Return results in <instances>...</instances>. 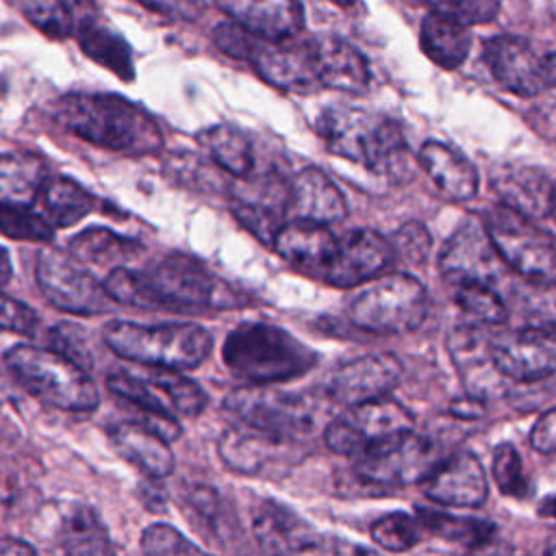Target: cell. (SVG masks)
Segmentation results:
<instances>
[{
    "instance_id": "6da1fadb",
    "label": "cell",
    "mask_w": 556,
    "mask_h": 556,
    "mask_svg": "<svg viewBox=\"0 0 556 556\" xmlns=\"http://www.w3.org/2000/svg\"><path fill=\"white\" fill-rule=\"evenodd\" d=\"M52 117L74 137L111 152L148 156L163 150L156 119L117 93H65L54 102Z\"/></svg>"
},
{
    "instance_id": "7a4b0ae2",
    "label": "cell",
    "mask_w": 556,
    "mask_h": 556,
    "mask_svg": "<svg viewBox=\"0 0 556 556\" xmlns=\"http://www.w3.org/2000/svg\"><path fill=\"white\" fill-rule=\"evenodd\" d=\"M317 130L330 152L352 163L395 182L413 176V159L402 128L389 117L354 106H328L317 119Z\"/></svg>"
},
{
    "instance_id": "3957f363",
    "label": "cell",
    "mask_w": 556,
    "mask_h": 556,
    "mask_svg": "<svg viewBox=\"0 0 556 556\" xmlns=\"http://www.w3.org/2000/svg\"><path fill=\"white\" fill-rule=\"evenodd\" d=\"M226 367L250 384H271L298 378L315 367L317 354L287 330L248 321L237 326L224 341Z\"/></svg>"
},
{
    "instance_id": "277c9868",
    "label": "cell",
    "mask_w": 556,
    "mask_h": 556,
    "mask_svg": "<svg viewBox=\"0 0 556 556\" xmlns=\"http://www.w3.org/2000/svg\"><path fill=\"white\" fill-rule=\"evenodd\" d=\"M109 350L130 363L165 369H193L211 354L213 337L198 324H137L111 319L102 328Z\"/></svg>"
},
{
    "instance_id": "5b68a950",
    "label": "cell",
    "mask_w": 556,
    "mask_h": 556,
    "mask_svg": "<svg viewBox=\"0 0 556 556\" xmlns=\"http://www.w3.org/2000/svg\"><path fill=\"white\" fill-rule=\"evenodd\" d=\"M4 365L33 395L61 410L87 413L100 404V393L85 367L54 348L11 345Z\"/></svg>"
},
{
    "instance_id": "8992f818",
    "label": "cell",
    "mask_w": 556,
    "mask_h": 556,
    "mask_svg": "<svg viewBox=\"0 0 556 556\" xmlns=\"http://www.w3.org/2000/svg\"><path fill=\"white\" fill-rule=\"evenodd\" d=\"M480 219L508 269L534 285H556V243L545 230L504 204Z\"/></svg>"
},
{
    "instance_id": "52a82bcc",
    "label": "cell",
    "mask_w": 556,
    "mask_h": 556,
    "mask_svg": "<svg viewBox=\"0 0 556 556\" xmlns=\"http://www.w3.org/2000/svg\"><path fill=\"white\" fill-rule=\"evenodd\" d=\"M428 291L408 274H391L363 289L350 304V321L369 332L400 334L417 330L428 315Z\"/></svg>"
},
{
    "instance_id": "ba28073f",
    "label": "cell",
    "mask_w": 556,
    "mask_h": 556,
    "mask_svg": "<svg viewBox=\"0 0 556 556\" xmlns=\"http://www.w3.org/2000/svg\"><path fill=\"white\" fill-rule=\"evenodd\" d=\"M224 408L241 424L289 441L311 434L319 417L315 400L300 393H287L269 384L250 382L232 389L224 400Z\"/></svg>"
},
{
    "instance_id": "9c48e42d",
    "label": "cell",
    "mask_w": 556,
    "mask_h": 556,
    "mask_svg": "<svg viewBox=\"0 0 556 556\" xmlns=\"http://www.w3.org/2000/svg\"><path fill=\"white\" fill-rule=\"evenodd\" d=\"M143 274L156 293L161 308L200 311L235 304V293L217 280L206 265L187 254H167Z\"/></svg>"
},
{
    "instance_id": "30bf717a",
    "label": "cell",
    "mask_w": 556,
    "mask_h": 556,
    "mask_svg": "<svg viewBox=\"0 0 556 556\" xmlns=\"http://www.w3.org/2000/svg\"><path fill=\"white\" fill-rule=\"evenodd\" d=\"M35 276L46 300L59 311L100 315L111 308L113 300L104 291V285L72 254L56 248H43L37 256Z\"/></svg>"
},
{
    "instance_id": "8fae6325",
    "label": "cell",
    "mask_w": 556,
    "mask_h": 556,
    "mask_svg": "<svg viewBox=\"0 0 556 556\" xmlns=\"http://www.w3.org/2000/svg\"><path fill=\"white\" fill-rule=\"evenodd\" d=\"M432 465V443L410 430L374 441L354 454V473L361 480L380 486L421 482Z\"/></svg>"
},
{
    "instance_id": "7c38bea8",
    "label": "cell",
    "mask_w": 556,
    "mask_h": 556,
    "mask_svg": "<svg viewBox=\"0 0 556 556\" xmlns=\"http://www.w3.org/2000/svg\"><path fill=\"white\" fill-rule=\"evenodd\" d=\"M439 269L450 285L480 282L493 289L506 278L508 271L482 219L476 217H467L450 235L439 256Z\"/></svg>"
},
{
    "instance_id": "4fadbf2b",
    "label": "cell",
    "mask_w": 556,
    "mask_h": 556,
    "mask_svg": "<svg viewBox=\"0 0 556 556\" xmlns=\"http://www.w3.org/2000/svg\"><path fill=\"white\" fill-rule=\"evenodd\" d=\"M413 428V415L389 395L350 406L343 417L332 419L324 430L326 445L345 456H354L365 445Z\"/></svg>"
},
{
    "instance_id": "5bb4252c",
    "label": "cell",
    "mask_w": 556,
    "mask_h": 556,
    "mask_svg": "<svg viewBox=\"0 0 556 556\" xmlns=\"http://www.w3.org/2000/svg\"><path fill=\"white\" fill-rule=\"evenodd\" d=\"M491 356L504 378L534 382L556 371V328L526 326L491 339Z\"/></svg>"
},
{
    "instance_id": "9a60e30c",
    "label": "cell",
    "mask_w": 556,
    "mask_h": 556,
    "mask_svg": "<svg viewBox=\"0 0 556 556\" xmlns=\"http://www.w3.org/2000/svg\"><path fill=\"white\" fill-rule=\"evenodd\" d=\"M391 243L369 228L352 230L337 239L332 254L317 271L328 285L339 289L356 287L393 263Z\"/></svg>"
},
{
    "instance_id": "2e32d148",
    "label": "cell",
    "mask_w": 556,
    "mask_h": 556,
    "mask_svg": "<svg viewBox=\"0 0 556 556\" xmlns=\"http://www.w3.org/2000/svg\"><path fill=\"white\" fill-rule=\"evenodd\" d=\"M248 61L265 83L278 89L306 91L319 85L313 37L300 39L293 35L278 41L258 39Z\"/></svg>"
},
{
    "instance_id": "e0dca14e",
    "label": "cell",
    "mask_w": 556,
    "mask_h": 556,
    "mask_svg": "<svg viewBox=\"0 0 556 556\" xmlns=\"http://www.w3.org/2000/svg\"><path fill=\"white\" fill-rule=\"evenodd\" d=\"M484 63L491 76L497 80V85L515 96L532 98L539 96L545 87H549L543 59L523 37H491L484 43Z\"/></svg>"
},
{
    "instance_id": "ac0fdd59",
    "label": "cell",
    "mask_w": 556,
    "mask_h": 556,
    "mask_svg": "<svg viewBox=\"0 0 556 556\" xmlns=\"http://www.w3.org/2000/svg\"><path fill=\"white\" fill-rule=\"evenodd\" d=\"M402 378V363L393 354H365L337 367L326 393L343 406H356L382 395H389Z\"/></svg>"
},
{
    "instance_id": "d6986e66",
    "label": "cell",
    "mask_w": 556,
    "mask_h": 556,
    "mask_svg": "<svg viewBox=\"0 0 556 556\" xmlns=\"http://www.w3.org/2000/svg\"><path fill=\"white\" fill-rule=\"evenodd\" d=\"M447 350L467 395L486 402L506 391L508 378L495 367L491 339L478 326H456L447 337Z\"/></svg>"
},
{
    "instance_id": "ffe728a7",
    "label": "cell",
    "mask_w": 556,
    "mask_h": 556,
    "mask_svg": "<svg viewBox=\"0 0 556 556\" xmlns=\"http://www.w3.org/2000/svg\"><path fill=\"white\" fill-rule=\"evenodd\" d=\"M421 491L437 504L476 508L484 504L489 484L480 460L469 452H458L430 467L421 478Z\"/></svg>"
},
{
    "instance_id": "44dd1931",
    "label": "cell",
    "mask_w": 556,
    "mask_h": 556,
    "mask_svg": "<svg viewBox=\"0 0 556 556\" xmlns=\"http://www.w3.org/2000/svg\"><path fill=\"white\" fill-rule=\"evenodd\" d=\"M215 4L230 22L265 41L300 35L304 26L300 0H215Z\"/></svg>"
},
{
    "instance_id": "7402d4cb",
    "label": "cell",
    "mask_w": 556,
    "mask_h": 556,
    "mask_svg": "<svg viewBox=\"0 0 556 556\" xmlns=\"http://www.w3.org/2000/svg\"><path fill=\"white\" fill-rule=\"evenodd\" d=\"M317 83L345 93H363L369 87V65L358 48L337 35H315Z\"/></svg>"
},
{
    "instance_id": "603a6c76",
    "label": "cell",
    "mask_w": 556,
    "mask_h": 556,
    "mask_svg": "<svg viewBox=\"0 0 556 556\" xmlns=\"http://www.w3.org/2000/svg\"><path fill=\"white\" fill-rule=\"evenodd\" d=\"M491 185L504 206L530 219H541L552 208L554 185L536 167L519 163L497 165L491 174Z\"/></svg>"
},
{
    "instance_id": "cb8c5ba5",
    "label": "cell",
    "mask_w": 556,
    "mask_h": 556,
    "mask_svg": "<svg viewBox=\"0 0 556 556\" xmlns=\"http://www.w3.org/2000/svg\"><path fill=\"white\" fill-rule=\"evenodd\" d=\"M287 215L330 226L345 219L348 204L339 187L321 169L308 167L289 182Z\"/></svg>"
},
{
    "instance_id": "d4e9b609",
    "label": "cell",
    "mask_w": 556,
    "mask_h": 556,
    "mask_svg": "<svg viewBox=\"0 0 556 556\" xmlns=\"http://www.w3.org/2000/svg\"><path fill=\"white\" fill-rule=\"evenodd\" d=\"M252 532L258 545L271 554L311 552L321 543V539L302 517L278 502H263L254 510Z\"/></svg>"
},
{
    "instance_id": "484cf974",
    "label": "cell",
    "mask_w": 556,
    "mask_h": 556,
    "mask_svg": "<svg viewBox=\"0 0 556 556\" xmlns=\"http://www.w3.org/2000/svg\"><path fill=\"white\" fill-rule=\"evenodd\" d=\"M109 441L122 458L141 469L148 478H165L176 467V458L169 452L167 441L137 419L111 426Z\"/></svg>"
},
{
    "instance_id": "4316f807",
    "label": "cell",
    "mask_w": 556,
    "mask_h": 556,
    "mask_svg": "<svg viewBox=\"0 0 556 556\" xmlns=\"http://www.w3.org/2000/svg\"><path fill=\"white\" fill-rule=\"evenodd\" d=\"M15 4L28 24L52 39L78 37L100 20L96 0H15Z\"/></svg>"
},
{
    "instance_id": "83f0119b",
    "label": "cell",
    "mask_w": 556,
    "mask_h": 556,
    "mask_svg": "<svg viewBox=\"0 0 556 556\" xmlns=\"http://www.w3.org/2000/svg\"><path fill=\"white\" fill-rule=\"evenodd\" d=\"M334 243L337 237L328 226L308 219H291L278 228L271 248L287 263L317 274L332 254Z\"/></svg>"
},
{
    "instance_id": "f1b7e54d",
    "label": "cell",
    "mask_w": 556,
    "mask_h": 556,
    "mask_svg": "<svg viewBox=\"0 0 556 556\" xmlns=\"http://www.w3.org/2000/svg\"><path fill=\"white\" fill-rule=\"evenodd\" d=\"M419 165L434 187L450 200L465 202L478 191V172L471 161L441 141H426L421 146Z\"/></svg>"
},
{
    "instance_id": "f546056e",
    "label": "cell",
    "mask_w": 556,
    "mask_h": 556,
    "mask_svg": "<svg viewBox=\"0 0 556 556\" xmlns=\"http://www.w3.org/2000/svg\"><path fill=\"white\" fill-rule=\"evenodd\" d=\"M106 387L111 393L128 402L139 410V424L150 428L154 434L165 439L167 443L176 441L182 432L176 415L172 408L154 393L143 378H139L132 371H115L106 378Z\"/></svg>"
},
{
    "instance_id": "4dcf8cb0",
    "label": "cell",
    "mask_w": 556,
    "mask_h": 556,
    "mask_svg": "<svg viewBox=\"0 0 556 556\" xmlns=\"http://www.w3.org/2000/svg\"><path fill=\"white\" fill-rule=\"evenodd\" d=\"M424 54L443 70H456L465 63L471 50V30L467 24L430 11L419 28Z\"/></svg>"
},
{
    "instance_id": "1f68e13d",
    "label": "cell",
    "mask_w": 556,
    "mask_h": 556,
    "mask_svg": "<svg viewBox=\"0 0 556 556\" xmlns=\"http://www.w3.org/2000/svg\"><path fill=\"white\" fill-rule=\"evenodd\" d=\"M285 443H289V439L243 424L241 428L226 430L217 443V450L222 460L232 471L256 473L282 450Z\"/></svg>"
},
{
    "instance_id": "d6a6232c",
    "label": "cell",
    "mask_w": 556,
    "mask_h": 556,
    "mask_svg": "<svg viewBox=\"0 0 556 556\" xmlns=\"http://www.w3.org/2000/svg\"><path fill=\"white\" fill-rule=\"evenodd\" d=\"M67 250L83 265L113 269L117 265H126L132 258H137L143 252V245L141 241L124 237L111 228L93 226L72 237Z\"/></svg>"
},
{
    "instance_id": "836d02e7",
    "label": "cell",
    "mask_w": 556,
    "mask_h": 556,
    "mask_svg": "<svg viewBox=\"0 0 556 556\" xmlns=\"http://www.w3.org/2000/svg\"><path fill=\"white\" fill-rule=\"evenodd\" d=\"M48 180V167L39 156L0 154V204L30 208Z\"/></svg>"
},
{
    "instance_id": "e575fe53",
    "label": "cell",
    "mask_w": 556,
    "mask_h": 556,
    "mask_svg": "<svg viewBox=\"0 0 556 556\" xmlns=\"http://www.w3.org/2000/svg\"><path fill=\"white\" fill-rule=\"evenodd\" d=\"M61 549L74 556L111 554V536L98 513L87 504H70L59 523Z\"/></svg>"
},
{
    "instance_id": "d590c367",
    "label": "cell",
    "mask_w": 556,
    "mask_h": 556,
    "mask_svg": "<svg viewBox=\"0 0 556 556\" xmlns=\"http://www.w3.org/2000/svg\"><path fill=\"white\" fill-rule=\"evenodd\" d=\"M198 139L219 169L237 178H250L254 167V150L252 139L241 128L232 124H215L202 130Z\"/></svg>"
},
{
    "instance_id": "8d00e7d4",
    "label": "cell",
    "mask_w": 556,
    "mask_h": 556,
    "mask_svg": "<svg viewBox=\"0 0 556 556\" xmlns=\"http://www.w3.org/2000/svg\"><path fill=\"white\" fill-rule=\"evenodd\" d=\"M43 217L54 228H67L85 219L93 211L96 198L76 180L65 176H48L41 189Z\"/></svg>"
},
{
    "instance_id": "74e56055",
    "label": "cell",
    "mask_w": 556,
    "mask_h": 556,
    "mask_svg": "<svg viewBox=\"0 0 556 556\" xmlns=\"http://www.w3.org/2000/svg\"><path fill=\"white\" fill-rule=\"evenodd\" d=\"M76 39L80 43V50L91 61L111 70L115 76H119L124 80L135 78L132 50H130L128 41L119 33H115L111 26L96 20Z\"/></svg>"
},
{
    "instance_id": "f35d334b",
    "label": "cell",
    "mask_w": 556,
    "mask_h": 556,
    "mask_svg": "<svg viewBox=\"0 0 556 556\" xmlns=\"http://www.w3.org/2000/svg\"><path fill=\"white\" fill-rule=\"evenodd\" d=\"M143 367L146 371L137 376L143 378L154 393H159V397L172 408L174 415L195 417L204 410L206 393L198 382L185 378L182 374H178V369L148 367V365Z\"/></svg>"
},
{
    "instance_id": "ab89813d",
    "label": "cell",
    "mask_w": 556,
    "mask_h": 556,
    "mask_svg": "<svg viewBox=\"0 0 556 556\" xmlns=\"http://www.w3.org/2000/svg\"><path fill=\"white\" fill-rule=\"evenodd\" d=\"M417 519L421 521L426 532L437 534L452 543H460L465 547H480V545L489 543L491 536L495 534V526L489 521L454 517V515H445V513L432 510V508H417Z\"/></svg>"
},
{
    "instance_id": "60d3db41",
    "label": "cell",
    "mask_w": 556,
    "mask_h": 556,
    "mask_svg": "<svg viewBox=\"0 0 556 556\" xmlns=\"http://www.w3.org/2000/svg\"><path fill=\"white\" fill-rule=\"evenodd\" d=\"M454 287V302L458 308L482 326H500L508 319V306L500 293L480 282H460Z\"/></svg>"
},
{
    "instance_id": "b9f144b4",
    "label": "cell",
    "mask_w": 556,
    "mask_h": 556,
    "mask_svg": "<svg viewBox=\"0 0 556 556\" xmlns=\"http://www.w3.org/2000/svg\"><path fill=\"white\" fill-rule=\"evenodd\" d=\"M104 291L109 298L117 304L126 306H137V308H161V302L156 293L152 291L146 274H139L130 267L117 265L109 269L104 278Z\"/></svg>"
},
{
    "instance_id": "7bdbcfd3",
    "label": "cell",
    "mask_w": 556,
    "mask_h": 556,
    "mask_svg": "<svg viewBox=\"0 0 556 556\" xmlns=\"http://www.w3.org/2000/svg\"><path fill=\"white\" fill-rule=\"evenodd\" d=\"M421 521L417 517H410L408 513L384 515L371 526L374 541L389 552H406L415 547L421 539Z\"/></svg>"
},
{
    "instance_id": "ee69618b",
    "label": "cell",
    "mask_w": 556,
    "mask_h": 556,
    "mask_svg": "<svg viewBox=\"0 0 556 556\" xmlns=\"http://www.w3.org/2000/svg\"><path fill=\"white\" fill-rule=\"evenodd\" d=\"M0 232L15 241H41L54 239V226L39 213L22 206L0 204Z\"/></svg>"
},
{
    "instance_id": "f6af8a7d",
    "label": "cell",
    "mask_w": 556,
    "mask_h": 556,
    "mask_svg": "<svg viewBox=\"0 0 556 556\" xmlns=\"http://www.w3.org/2000/svg\"><path fill=\"white\" fill-rule=\"evenodd\" d=\"M232 215H235L237 222H239L241 226H245L256 239H261L263 243L271 245V241H274L278 228L282 226L285 211L239 195V198L232 200Z\"/></svg>"
},
{
    "instance_id": "bcb514c9",
    "label": "cell",
    "mask_w": 556,
    "mask_h": 556,
    "mask_svg": "<svg viewBox=\"0 0 556 556\" xmlns=\"http://www.w3.org/2000/svg\"><path fill=\"white\" fill-rule=\"evenodd\" d=\"M493 480L504 495L528 497L530 482L523 473L519 452L510 443H502L493 452Z\"/></svg>"
},
{
    "instance_id": "7dc6e473",
    "label": "cell",
    "mask_w": 556,
    "mask_h": 556,
    "mask_svg": "<svg viewBox=\"0 0 556 556\" xmlns=\"http://www.w3.org/2000/svg\"><path fill=\"white\" fill-rule=\"evenodd\" d=\"M434 13L450 15L467 26L489 24L497 17L502 0H419Z\"/></svg>"
},
{
    "instance_id": "c3c4849f",
    "label": "cell",
    "mask_w": 556,
    "mask_h": 556,
    "mask_svg": "<svg viewBox=\"0 0 556 556\" xmlns=\"http://www.w3.org/2000/svg\"><path fill=\"white\" fill-rule=\"evenodd\" d=\"M141 549L150 556H176V554H200L202 547L187 541L169 523H152L141 534Z\"/></svg>"
},
{
    "instance_id": "681fc988",
    "label": "cell",
    "mask_w": 556,
    "mask_h": 556,
    "mask_svg": "<svg viewBox=\"0 0 556 556\" xmlns=\"http://www.w3.org/2000/svg\"><path fill=\"white\" fill-rule=\"evenodd\" d=\"M521 311L528 326L556 328V285H534L521 293Z\"/></svg>"
},
{
    "instance_id": "f907efd6",
    "label": "cell",
    "mask_w": 556,
    "mask_h": 556,
    "mask_svg": "<svg viewBox=\"0 0 556 556\" xmlns=\"http://www.w3.org/2000/svg\"><path fill=\"white\" fill-rule=\"evenodd\" d=\"M389 243L393 248V254L413 265H421L430 252V232L424 224L408 222L393 232Z\"/></svg>"
},
{
    "instance_id": "816d5d0a",
    "label": "cell",
    "mask_w": 556,
    "mask_h": 556,
    "mask_svg": "<svg viewBox=\"0 0 556 556\" xmlns=\"http://www.w3.org/2000/svg\"><path fill=\"white\" fill-rule=\"evenodd\" d=\"M213 41L224 54L248 61L258 37H254L252 33H248L235 22H224V24H217V28L213 30Z\"/></svg>"
},
{
    "instance_id": "f5cc1de1",
    "label": "cell",
    "mask_w": 556,
    "mask_h": 556,
    "mask_svg": "<svg viewBox=\"0 0 556 556\" xmlns=\"http://www.w3.org/2000/svg\"><path fill=\"white\" fill-rule=\"evenodd\" d=\"M37 313L9 295L0 293V328L7 332H17V334H33L37 328Z\"/></svg>"
},
{
    "instance_id": "db71d44e",
    "label": "cell",
    "mask_w": 556,
    "mask_h": 556,
    "mask_svg": "<svg viewBox=\"0 0 556 556\" xmlns=\"http://www.w3.org/2000/svg\"><path fill=\"white\" fill-rule=\"evenodd\" d=\"M80 337V328L78 326H70V324H59L56 328L50 330V341L54 343V350H59L61 354L70 356L72 361H76L80 367H89L91 365V356L89 350H85V341H78Z\"/></svg>"
},
{
    "instance_id": "11a10c76",
    "label": "cell",
    "mask_w": 556,
    "mask_h": 556,
    "mask_svg": "<svg viewBox=\"0 0 556 556\" xmlns=\"http://www.w3.org/2000/svg\"><path fill=\"white\" fill-rule=\"evenodd\" d=\"M146 9L182 22H195L202 13L206 2L204 0H139Z\"/></svg>"
},
{
    "instance_id": "9f6ffc18",
    "label": "cell",
    "mask_w": 556,
    "mask_h": 556,
    "mask_svg": "<svg viewBox=\"0 0 556 556\" xmlns=\"http://www.w3.org/2000/svg\"><path fill=\"white\" fill-rule=\"evenodd\" d=\"M530 445L541 454H556V406L534 421L530 430Z\"/></svg>"
},
{
    "instance_id": "6f0895ef",
    "label": "cell",
    "mask_w": 556,
    "mask_h": 556,
    "mask_svg": "<svg viewBox=\"0 0 556 556\" xmlns=\"http://www.w3.org/2000/svg\"><path fill=\"white\" fill-rule=\"evenodd\" d=\"M528 124L545 139L556 141V104L536 106L528 115Z\"/></svg>"
},
{
    "instance_id": "680465c9",
    "label": "cell",
    "mask_w": 556,
    "mask_h": 556,
    "mask_svg": "<svg viewBox=\"0 0 556 556\" xmlns=\"http://www.w3.org/2000/svg\"><path fill=\"white\" fill-rule=\"evenodd\" d=\"M450 413L458 419H478L484 415V400H478L473 395L458 397L450 404Z\"/></svg>"
},
{
    "instance_id": "91938a15",
    "label": "cell",
    "mask_w": 556,
    "mask_h": 556,
    "mask_svg": "<svg viewBox=\"0 0 556 556\" xmlns=\"http://www.w3.org/2000/svg\"><path fill=\"white\" fill-rule=\"evenodd\" d=\"M35 545L22 541V539H11V536H0V554H11V556H30L35 554Z\"/></svg>"
},
{
    "instance_id": "94428289",
    "label": "cell",
    "mask_w": 556,
    "mask_h": 556,
    "mask_svg": "<svg viewBox=\"0 0 556 556\" xmlns=\"http://www.w3.org/2000/svg\"><path fill=\"white\" fill-rule=\"evenodd\" d=\"M13 276V265L7 248H0V287H4Z\"/></svg>"
},
{
    "instance_id": "6125c7cd",
    "label": "cell",
    "mask_w": 556,
    "mask_h": 556,
    "mask_svg": "<svg viewBox=\"0 0 556 556\" xmlns=\"http://www.w3.org/2000/svg\"><path fill=\"white\" fill-rule=\"evenodd\" d=\"M543 65H545V76H547V85L556 87V52L547 54L543 59Z\"/></svg>"
},
{
    "instance_id": "be15d7a7",
    "label": "cell",
    "mask_w": 556,
    "mask_h": 556,
    "mask_svg": "<svg viewBox=\"0 0 556 556\" xmlns=\"http://www.w3.org/2000/svg\"><path fill=\"white\" fill-rule=\"evenodd\" d=\"M543 517H552V519H556V495H552V497H547V500H543V504H541V510H539Z\"/></svg>"
},
{
    "instance_id": "e7e4bbea",
    "label": "cell",
    "mask_w": 556,
    "mask_h": 556,
    "mask_svg": "<svg viewBox=\"0 0 556 556\" xmlns=\"http://www.w3.org/2000/svg\"><path fill=\"white\" fill-rule=\"evenodd\" d=\"M328 2H332L337 7H343V9H350V7L356 4V0H328Z\"/></svg>"
},
{
    "instance_id": "03108f58",
    "label": "cell",
    "mask_w": 556,
    "mask_h": 556,
    "mask_svg": "<svg viewBox=\"0 0 556 556\" xmlns=\"http://www.w3.org/2000/svg\"><path fill=\"white\" fill-rule=\"evenodd\" d=\"M549 213H552L554 219H556V185H554V191H552V208H549Z\"/></svg>"
},
{
    "instance_id": "003e7915",
    "label": "cell",
    "mask_w": 556,
    "mask_h": 556,
    "mask_svg": "<svg viewBox=\"0 0 556 556\" xmlns=\"http://www.w3.org/2000/svg\"><path fill=\"white\" fill-rule=\"evenodd\" d=\"M547 552H554V554H556V543H554V545H549V547H547Z\"/></svg>"
}]
</instances>
